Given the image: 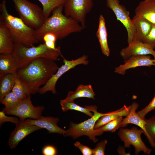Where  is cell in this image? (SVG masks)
Returning <instances> with one entry per match:
<instances>
[{
    "label": "cell",
    "instance_id": "d4e9b609",
    "mask_svg": "<svg viewBox=\"0 0 155 155\" xmlns=\"http://www.w3.org/2000/svg\"><path fill=\"white\" fill-rule=\"evenodd\" d=\"M60 104L62 111L65 112L69 110H75L82 112L90 117H92L93 113L91 112L97 108L95 106H86L84 107L77 104L74 101L70 102H64L62 100H60Z\"/></svg>",
    "mask_w": 155,
    "mask_h": 155
},
{
    "label": "cell",
    "instance_id": "603a6c76",
    "mask_svg": "<svg viewBox=\"0 0 155 155\" xmlns=\"http://www.w3.org/2000/svg\"><path fill=\"white\" fill-rule=\"evenodd\" d=\"M131 107V105L128 106L124 105L115 111L107 113L97 121L94 126V129H97L118 117H126L129 112Z\"/></svg>",
    "mask_w": 155,
    "mask_h": 155
},
{
    "label": "cell",
    "instance_id": "3957f363",
    "mask_svg": "<svg viewBox=\"0 0 155 155\" xmlns=\"http://www.w3.org/2000/svg\"><path fill=\"white\" fill-rule=\"evenodd\" d=\"M0 22L8 28L14 43L30 47L39 42L36 37L35 29L26 24L20 18L9 13L5 0L0 4Z\"/></svg>",
    "mask_w": 155,
    "mask_h": 155
},
{
    "label": "cell",
    "instance_id": "5b68a950",
    "mask_svg": "<svg viewBox=\"0 0 155 155\" xmlns=\"http://www.w3.org/2000/svg\"><path fill=\"white\" fill-rule=\"evenodd\" d=\"M19 16L25 23L36 30L43 24L45 19L42 10L28 0H11Z\"/></svg>",
    "mask_w": 155,
    "mask_h": 155
},
{
    "label": "cell",
    "instance_id": "7c38bea8",
    "mask_svg": "<svg viewBox=\"0 0 155 155\" xmlns=\"http://www.w3.org/2000/svg\"><path fill=\"white\" fill-rule=\"evenodd\" d=\"M41 128L24 122L20 119L19 123L9 137L8 144L11 149L15 148L19 142L29 134Z\"/></svg>",
    "mask_w": 155,
    "mask_h": 155
},
{
    "label": "cell",
    "instance_id": "f35d334b",
    "mask_svg": "<svg viewBox=\"0 0 155 155\" xmlns=\"http://www.w3.org/2000/svg\"><path fill=\"white\" fill-rule=\"evenodd\" d=\"M125 149L124 147H120L119 148L118 150V152L119 154H127L125 151Z\"/></svg>",
    "mask_w": 155,
    "mask_h": 155
},
{
    "label": "cell",
    "instance_id": "d6986e66",
    "mask_svg": "<svg viewBox=\"0 0 155 155\" xmlns=\"http://www.w3.org/2000/svg\"><path fill=\"white\" fill-rule=\"evenodd\" d=\"M19 67L18 61L13 54H0V77L15 72Z\"/></svg>",
    "mask_w": 155,
    "mask_h": 155
},
{
    "label": "cell",
    "instance_id": "4316f807",
    "mask_svg": "<svg viewBox=\"0 0 155 155\" xmlns=\"http://www.w3.org/2000/svg\"><path fill=\"white\" fill-rule=\"evenodd\" d=\"M146 137L151 146L155 148V115L148 119H145Z\"/></svg>",
    "mask_w": 155,
    "mask_h": 155
},
{
    "label": "cell",
    "instance_id": "ba28073f",
    "mask_svg": "<svg viewBox=\"0 0 155 155\" xmlns=\"http://www.w3.org/2000/svg\"><path fill=\"white\" fill-rule=\"evenodd\" d=\"M43 106H34L31 100L30 95L21 100L14 106L8 109L3 108V110L6 114L12 115L24 120L30 118L37 119L42 116L44 109Z\"/></svg>",
    "mask_w": 155,
    "mask_h": 155
},
{
    "label": "cell",
    "instance_id": "74e56055",
    "mask_svg": "<svg viewBox=\"0 0 155 155\" xmlns=\"http://www.w3.org/2000/svg\"><path fill=\"white\" fill-rule=\"evenodd\" d=\"M48 48L53 50L56 49L57 47L55 46V42L51 40H46L44 42Z\"/></svg>",
    "mask_w": 155,
    "mask_h": 155
},
{
    "label": "cell",
    "instance_id": "4dcf8cb0",
    "mask_svg": "<svg viewBox=\"0 0 155 155\" xmlns=\"http://www.w3.org/2000/svg\"><path fill=\"white\" fill-rule=\"evenodd\" d=\"M154 109H155V94L153 98L148 104L143 109L137 113L141 118L144 119L146 115L149 112Z\"/></svg>",
    "mask_w": 155,
    "mask_h": 155
},
{
    "label": "cell",
    "instance_id": "e0dca14e",
    "mask_svg": "<svg viewBox=\"0 0 155 155\" xmlns=\"http://www.w3.org/2000/svg\"><path fill=\"white\" fill-rule=\"evenodd\" d=\"M14 43L10 32L3 24L0 22V54H13Z\"/></svg>",
    "mask_w": 155,
    "mask_h": 155
},
{
    "label": "cell",
    "instance_id": "8fae6325",
    "mask_svg": "<svg viewBox=\"0 0 155 155\" xmlns=\"http://www.w3.org/2000/svg\"><path fill=\"white\" fill-rule=\"evenodd\" d=\"M106 2L107 6L113 11L117 20L125 28L127 32L128 44H131L134 40L135 29L129 12L124 6L115 0H106Z\"/></svg>",
    "mask_w": 155,
    "mask_h": 155
},
{
    "label": "cell",
    "instance_id": "44dd1931",
    "mask_svg": "<svg viewBox=\"0 0 155 155\" xmlns=\"http://www.w3.org/2000/svg\"><path fill=\"white\" fill-rule=\"evenodd\" d=\"M100 46L102 53L107 56L110 55V49L107 40V33L105 19L103 16L100 15L99 18V25L96 33Z\"/></svg>",
    "mask_w": 155,
    "mask_h": 155
},
{
    "label": "cell",
    "instance_id": "1f68e13d",
    "mask_svg": "<svg viewBox=\"0 0 155 155\" xmlns=\"http://www.w3.org/2000/svg\"><path fill=\"white\" fill-rule=\"evenodd\" d=\"M144 43L149 45L154 49H155V25L153 24L152 29Z\"/></svg>",
    "mask_w": 155,
    "mask_h": 155
},
{
    "label": "cell",
    "instance_id": "8d00e7d4",
    "mask_svg": "<svg viewBox=\"0 0 155 155\" xmlns=\"http://www.w3.org/2000/svg\"><path fill=\"white\" fill-rule=\"evenodd\" d=\"M57 39L56 35L52 33H48L45 34L43 37V42L46 40H51L56 42Z\"/></svg>",
    "mask_w": 155,
    "mask_h": 155
},
{
    "label": "cell",
    "instance_id": "60d3db41",
    "mask_svg": "<svg viewBox=\"0 0 155 155\" xmlns=\"http://www.w3.org/2000/svg\"><path fill=\"white\" fill-rule=\"evenodd\" d=\"M115 0L116 1H117L118 2H119V0Z\"/></svg>",
    "mask_w": 155,
    "mask_h": 155
},
{
    "label": "cell",
    "instance_id": "6da1fadb",
    "mask_svg": "<svg viewBox=\"0 0 155 155\" xmlns=\"http://www.w3.org/2000/svg\"><path fill=\"white\" fill-rule=\"evenodd\" d=\"M59 67L55 61L40 57L31 60L16 71L25 85L28 96L38 92L57 72Z\"/></svg>",
    "mask_w": 155,
    "mask_h": 155
},
{
    "label": "cell",
    "instance_id": "cb8c5ba5",
    "mask_svg": "<svg viewBox=\"0 0 155 155\" xmlns=\"http://www.w3.org/2000/svg\"><path fill=\"white\" fill-rule=\"evenodd\" d=\"M16 77V72L7 74L0 77V101L11 91Z\"/></svg>",
    "mask_w": 155,
    "mask_h": 155
},
{
    "label": "cell",
    "instance_id": "f546056e",
    "mask_svg": "<svg viewBox=\"0 0 155 155\" xmlns=\"http://www.w3.org/2000/svg\"><path fill=\"white\" fill-rule=\"evenodd\" d=\"M21 100L11 91L4 97L0 102L5 106L4 108L8 109L16 106Z\"/></svg>",
    "mask_w": 155,
    "mask_h": 155
},
{
    "label": "cell",
    "instance_id": "7402d4cb",
    "mask_svg": "<svg viewBox=\"0 0 155 155\" xmlns=\"http://www.w3.org/2000/svg\"><path fill=\"white\" fill-rule=\"evenodd\" d=\"M95 95L91 85L80 84L75 91H69L65 98L62 100L64 102L73 101L77 98L82 97L94 99Z\"/></svg>",
    "mask_w": 155,
    "mask_h": 155
},
{
    "label": "cell",
    "instance_id": "277c9868",
    "mask_svg": "<svg viewBox=\"0 0 155 155\" xmlns=\"http://www.w3.org/2000/svg\"><path fill=\"white\" fill-rule=\"evenodd\" d=\"M13 54L18 61L20 67L30 61L40 57L56 61L61 55V53L60 46L53 50L47 47L44 43L40 44L37 46H33L30 47L15 43Z\"/></svg>",
    "mask_w": 155,
    "mask_h": 155
},
{
    "label": "cell",
    "instance_id": "836d02e7",
    "mask_svg": "<svg viewBox=\"0 0 155 155\" xmlns=\"http://www.w3.org/2000/svg\"><path fill=\"white\" fill-rule=\"evenodd\" d=\"M19 121L16 117H11L7 116L2 110L0 112V124L1 125L6 122H11L16 124Z\"/></svg>",
    "mask_w": 155,
    "mask_h": 155
},
{
    "label": "cell",
    "instance_id": "8992f818",
    "mask_svg": "<svg viewBox=\"0 0 155 155\" xmlns=\"http://www.w3.org/2000/svg\"><path fill=\"white\" fill-rule=\"evenodd\" d=\"M97 108L93 111V115L90 118L79 123L76 124L71 122L69 129L64 135V136H70L74 139L86 135L94 142L98 141L96 138L97 136L100 135L103 133L99 131L94 129L97 121L101 117L106 114L97 111Z\"/></svg>",
    "mask_w": 155,
    "mask_h": 155
},
{
    "label": "cell",
    "instance_id": "52a82bcc",
    "mask_svg": "<svg viewBox=\"0 0 155 155\" xmlns=\"http://www.w3.org/2000/svg\"><path fill=\"white\" fill-rule=\"evenodd\" d=\"M93 4V0H65L63 5L65 15L78 22L84 28L86 15Z\"/></svg>",
    "mask_w": 155,
    "mask_h": 155
},
{
    "label": "cell",
    "instance_id": "4fadbf2b",
    "mask_svg": "<svg viewBox=\"0 0 155 155\" xmlns=\"http://www.w3.org/2000/svg\"><path fill=\"white\" fill-rule=\"evenodd\" d=\"M22 120L28 124L37 126L41 129H45L50 133H57L64 135L66 132V130L57 125L59 121L58 118L41 116L37 119H28Z\"/></svg>",
    "mask_w": 155,
    "mask_h": 155
},
{
    "label": "cell",
    "instance_id": "e575fe53",
    "mask_svg": "<svg viewBox=\"0 0 155 155\" xmlns=\"http://www.w3.org/2000/svg\"><path fill=\"white\" fill-rule=\"evenodd\" d=\"M74 146L78 148L83 155L93 154L92 149L82 144L79 142H76L74 144Z\"/></svg>",
    "mask_w": 155,
    "mask_h": 155
},
{
    "label": "cell",
    "instance_id": "f1b7e54d",
    "mask_svg": "<svg viewBox=\"0 0 155 155\" xmlns=\"http://www.w3.org/2000/svg\"><path fill=\"white\" fill-rule=\"evenodd\" d=\"M123 119V117H118L95 130L102 133L104 132H114L121 127L120 123Z\"/></svg>",
    "mask_w": 155,
    "mask_h": 155
},
{
    "label": "cell",
    "instance_id": "ffe728a7",
    "mask_svg": "<svg viewBox=\"0 0 155 155\" xmlns=\"http://www.w3.org/2000/svg\"><path fill=\"white\" fill-rule=\"evenodd\" d=\"M139 106L138 104L133 102L131 105V107L128 115L120 123V127L126 126L129 124L136 125L140 127L144 132V134L146 135V122L144 119L141 118L136 112Z\"/></svg>",
    "mask_w": 155,
    "mask_h": 155
},
{
    "label": "cell",
    "instance_id": "ab89813d",
    "mask_svg": "<svg viewBox=\"0 0 155 155\" xmlns=\"http://www.w3.org/2000/svg\"><path fill=\"white\" fill-rule=\"evenodd\" d=\"M154 66H155V58H154Z\"/></svg>",
    "mask_w": 155,
    "mask_h": 155
},
{
    "label": "cell",
    "instance_id": "9c48e42d",
    "mask_svg": "<svg viewBox=\"0 0 155 155\" xmlns=\"http://www.w3.org/2000/svg\"><path fill=\"white\" fill-rule=\"evenodd\" d=\"M63 58L64 65L59 68L56 73L54 74L48 82L42 87L40 88L38 92L43 94L49 91H51L53 94H56L55 87L57 82L59 79L65 73L69 70L74 68L76 66L83 64L85 65L88 63L87 60L88 56L84 55L82 57L75 60H67L61 55Z\"/></svg>",
    "mask_w": 155,
    "mask_h": 155
},
{
    "label": "cell",
    "instance_id": "484cf974",
    "mask_svg": "<svg viewBox=\"0 0 155 155\" xmlns=\"http://www.w3.org/2000/svg\"><path fill=\"white\" fill-rule=\"evenodd\" d=\"M42 6V12L45 20L56 8L63 5L65 0H38Z\"/></svg>",
    "mask_w": 155,
    "mask_h": 155
},
{
    "label": "cell",
    "instance_id": "2e32d148",
    "mask_svg": "<svg viewBox=\"0 0 155 155\" xmlns=\"http://www.w3.org/2000/svg\"><path fill=\"white\" fill-rule=\"evenodd\" d=\"M132 20L135 29L134 40L144 43L152 29L153 24L145 18L135 15Z\"/></svg>",
    "mask_w": 155,
    "mask_h": 155
},
{
    "label": "cell",
    "instance_id": "5bb4252c",
    "mask_svg": "<svg viewBox=\"0 0 155 155\" xmlns=\"http://www.w3.org/2000/svg\"><path fill=\"white\" fill-rule=\"evenodd\" d=\"M120 54L125 60L134 56L148 54L152 55L155 58V51L153 49L146 44L135 40L123 49Z\"/></svg>",
    "mask_w": 155,
    "mask_h": 155
},
{
    "label": "cell",
    "instance_id": "9a60e30c",
    "mask_svg": "<svg viewBox=\"0 0 155 155\" xmlns=\"http://www.w3.org/2000/svg\"><path fill=\"white\" fill-rule=\"evenodd\" d=\"M154 65V60L151 59L148 55H138L132 57L124 61V63L116 67L115 72L122 75L128 69L140 66L150 67Z\"/></svg>",
    "mask_w": 155,
    "mask_h": 155
},
{
    "label": "cell",
    "instance_id": "ac0fdd59",
    "mask_svg": "<svg viewBox=\"0 0 155 155\" xmlns=\"http://www.w3.org/2000/svg\"><path fill=\"white\" fill-rule=\"evenodd\" d=\"M135 11V15L143 17L155 25V0L141 1Z\"/></svg>",
    "mask_w": 155,
    "mask_h": 155
},
{
    "label": "cell",
    "instance_id": "30bf717a",
    "mask_svg": "<svg viewBox=\"0 0 155 155\" xmlns=\"http://www.w3.org/2000/svg\"><path fill=\"white\" fill-rule=\"evenodd\" d=\"M143 133L144 134V132L142 129L133 127L131 129L121 128L118 135L123 142L125 147L129 148L131 145L134 147L135 154H138L141 151L150 154L152 150L148 148L142 141L141 135Z\"/></svg>",
    "mask_w": 155,
    "mask_h": 155
},
{
    "label": "cell",
    "instance_id": "7a4b0ae2",
    "mask_svg": "<svg viewBox=\"0 0 155 155\" xmlns=\"http://www.w3.org/2000/svg\"><path fill=\"white\" fill-rule=\"evenodd\" d=\"M63 5H60L52 11V15L46 18L42 25L35 30L36 38L43 42V37L48 33L55 34L57 39L64 38L69 34L81 32L84 29L78 21L63 14Z\"/></svg>",
    "mask_w": 155,
    "mask_h": 155
},
{
    "label": "cell",
    "instance_id": "d6a6232c",
    "mask_svg": "<svg viewBox=\"0 0 155 155\" xmlns=\"http://www.w3.org/2000/svg\"><path fill=\"white\" fill-rule=\"evenodd\" d=\"M107 141L106 140L101 141L98 143L95 148L92 149L93 155H104L105 150Z\"/></svg>",
    "mask_w": 155,
    "mask_h": 155
},
{
    "label": "cell",
    "instance_id": "d590c367",
    "mask_svg": "<svg viewBox=\"0 0 155 155\" xmlns=\"http://www.w3.org/2000/svg\"><path fill=\"white\" fill-rule=\"evenodd\" d=\"M42 152L44 155H55L57 154L56 149L51 145H47L44 146L42 148Z\"/></svg>",
    "mask_w": 155,
    "mask_h": 155
},
{
    "label": "cell",
    "instance_id": "83f0119b",
    "mask_svg": "<svg viewBox=\"0 0 155 155\" xmlns=\"http://www.w3.org/2000/svg\"><path fill=\"white\" fill-rule=\"evenodd\" d=\"M11 91L21 100L29 96L25 85L16 74L15 82Z\"/></svg>",
    "mask_w": 155,
    "mask_h": 155
}]
</instances>
